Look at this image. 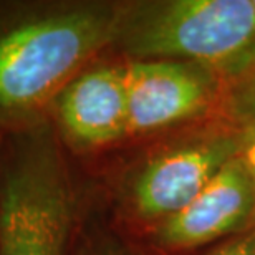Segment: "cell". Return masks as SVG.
<instances>
[{
    "label": "cell",
    "instance_id": "6da1fadb",
    "mask_svg": "<svg viewBox=\"0 0 255 255\" xmlns=\"http://www.w3.org/2000/svg\"><path fill=\"white\" fill-rule=\"evenodd\" d=\"M118 5L0 0V134L47 120L55 96L110 53Z\"/></svg>",
    "mask_w": 255,
    "mask_h": 255
},
{
    "label": "cell",
    "instance_id": "7a4b0ae2",
    "mask_svg": "<svg viewBox=\"0 0 255 255\" xmlns=\"http://www.w3.org/2000/svg\"><path fill=\"white\" fill-rule=\"evenodd\" d=\"M80 197L48 120L0 134V255H75Z\"/></svg>",
    "mask_w": 255,
    "mask_h": 255
},
{
    "label": "cell",
    "instance_id": "3957f363",
    "mask_svg": "<svg viewBox=\"0 0 255 255\" xmlns=\"http://www.w3.org/2000/svg\"><path fill=\"white\" fill-rule=\"evenodd\" d=\"M255 43L254 0L120 2L110 52L222 68Z\"/></svg>",
    "mask_w": 255,
    "mask_h": 255
},
{
    "label": "cell",
    "instance_id": "277c9868",
    "mask_svg": "<svg viewBox=\"0 0 255 255\" xmlns=\"http://www.w3.org/2000/svg\"><path fill=\"white\" fill-rule=\"evenodd\" d=\"M237 156L239 134L231 120L229 126L149 151L120 177L118 211L132 224L154 226L189 206Z\"/></svg>",
    "mask_w": 255,
    "mask_h": 255
},
{
    "label": "cell",
    "instance_id": "5b68a950",
    "mask_svg": "<svg viewBox=\"0 0 255 255\" xmlns=\"http://www.w3.org/2000/svg\"><path fill=\"white\" fill-rule=\"evenodd\" d=\"M128 141L154 134L222 108L217 68L179 60H123Z\"/></svg>",
    "mask_w": 255,
    "mask_h": 255
},
{
    "label": "cell",
    "instance_id": "8992f818",
    "mask_svg": "<svg viewBox=\"0 0 255 255\" xmlns=\"http://www.w3.org/2000/svg\"><path fill=\"white\" fill-rule=\"evenodd\" d=\"M47 120L70 156L95 154L128 142L123 60L110 52L76 75L55 96Z\"/></svg>",
    "mask_w": 255,
    "mask_h": 255
},
{
    "label": "cell",
    "instance_id": "52a82bcc",
    "mask_svg": "<svg viewBox=\"0 0 255 255\" xmlns=\"http://www.w3.org/2000/svg\"><path fill=\"white\" fill-rule=\"evenodd\" d=\"M252 219H255L254 186L237 156L189 206L151 226V232L157 247L181 251L242 231Z\"/></svg>",
    "mask_w": 255,
    "mask_h": 255
},
{
    "label": "cell",
    "instance_id": "ba28073f",
    "mask_svg": "<svg viewBox=\"0 0 255 255\" xmlns=\"http://www.w3.org/2000/svg\"><path fill=\"white\" fill-rule=\"evenodd\" d=\"M217 71L224 86V111L255 105V43L237 60Z\"/></svg>",
    "mask_w": 255,
    "mask_h": 255
},
{
    "label": "cell",
    "instance_id": "9c48e42d",
    "mask_svg": "<svg viewBox=\"0 0 255 255\" xmlns=\"http://www.w3.org/2000/svg\"><path fill=\"white\" fill-rule=\"evenodd\" d=\"M239 134V159L246 166L255 192V105L226 111Z\"/></svg>",
    "mask_w": 255,
    "mask_h": 255
},
{
    "label": "cell",
    "instance_id": "30bf717a",
    "mask_svg": "<svg viewBox=\"0 0 255 255\" xmlns=\"http://www.w3.org/2000/svg\"><path fill=\"white\" fill-rule=\"evenodd\" d=\"M211 255H255V224L246 234L217 249Z\"/></svg>",
    "mask_w": 255,
    "mask_h": 255
},
{
    "label": "cell",
    "instance_id": "8fae6325",
    "mask_svg": "<svg viewBox=\"0 0 255 255\" xmlns=\"http://www.w3.org/2000/svg\"><path fill=\"white\" fill-rule=\"evenodd\" d=\"M78 246V244H76ZM120 246L100 239V241H86L81 247L75 249V255H120Z\"/></svg>",
    "mask_w": 255,
    "mask_h": 255
},
{
    "label": "cell",
    "instance_id": "7c38bea8",
    "mask_svg": "<svg viewBox=\"0 0 255 255\" xmlns=\"http://www.w3.org/2000/svg\"><path fill=\"white\" fill-rule=\"evenodd\" d=\"M120 255H136L134 252H131V251H128V249H123L121 247L120 249Z\"/></svg>",
    "mask_w": 255,
    "mask_h": 255
}]
</instances>
